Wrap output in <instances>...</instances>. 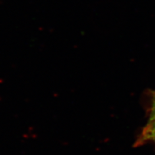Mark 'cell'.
<instances>
[{
    "label": "cell",
    "mask_w": 155,
    "mask_h": 155,
    "mask_svg": "<svg viewBox=\"0 0 155 155\" xmlns=\"http://www.w3.org/2000/svg\"><path fill=\"white\" fill-rule=\"evenodd\" d=\"M146 144L155 146V114L148 116L147 122L141 129L134 144L136 147Z\"/></svg>",
    "instance_id": "cell-1"
},
{
    "label": "cell",
    "mask_w": 155,
    "mask_h": 155,
    "mask_svg": "<svg viewBox=\"0 0 155 155\" xmlns=\"http://www.w3.org/2000/svg\"><path fill=\"white\" fill-rule=\"evenodd\" d=\"M147 113H148V116L155 114V90L151 92L149 96Z\"/></svg>",
    "instance_id": "cell-2"
}]
</instances>
